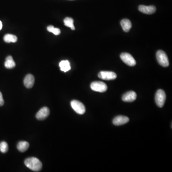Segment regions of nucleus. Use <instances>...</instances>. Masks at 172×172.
Wrapping results in <instances>:
<instances>
[{
	"instance_id": "obj_1",
	"label": "nucleus",
	"mask_w": 172,
	"mask_h": 172,
	"mask_svg": "<svg viewBox=\"0 0 172 172\" xmlns=\"http://www.w3.org/2000/svg\"><path fill=\"white\" fill-rule=\"evenodd\" d=\"M24 164L28 168L35 172H39L42 168V164L38 159L36 157L27 158L24 161Z\"/></svg>"
},
{
	"instance_id": "obj_2",
	"label": "nucleus",
	"mask_w": 172,
	"mask_h": 172,
	"mask_svg": "<svg viewBox=\"0 0 172 172\" xmlns=\"http://www.w3.org/2000/svg\"><path fill=\"white\" fill-rule=\"evenodd\" d=\"M156 58L158 62L163 67L169 66V62L168 57L163 50H159L156 53Z\"/></svg>"
},
{
	"instance_id": "obj_3",
	"label": "nucleus",
	"mask_w": 172,
	"mask_h": 172,
	"mask_svg": "<svg viewBox=\"0 0 172 172\" xmlns=\"http://www.w3.org/2000/svg\"><path fill=\"white\" fill-rule=\"evenodd\" d=\"M166 100V94L163 90H159L157 91L155 96V103L160 108H162L165 104Z\"/></svg>"
},
{
	"instance_id": "obj_4",
	"label": "nucleus",
	"mask_w": 172,
	"mask_h": 172,
	"mask_svg": "<svg viewBox=\"0 0 172 172\" xmlns=\"http://www.w3.org/2000/svg\"><path fill=\"white\" fill-rule=\"evenodd\" d=\"M71 106L72 109L80 115H82L85 113L86 108L84 105L78 100H73L71 102Z\"/></svg>"
},
{
	"instance_id": "obj_5",
	"label": "nucleus",
	"mask_w": 172,
	"mask_h": 172,
	"mask_svg": "<svg viewBox=\"0 0 172 172\" xmlns=\"http://www.w3.org/2000/svg\"><path fill=\"white\" fill-rule=\"evenodd\" d=\"M90 88L96 92H104L107 90V85L102 82H93L91 84Z\"/></svg>"
},
{
	"instance_id": "obj_6",
	"label": "nucleus",
	"mask_w": 172,
	"mask_h": 172,
	"mask_svg": "<svg viewBox=\"0 0 172 172\" xmlns=\"http://www.w3.org/2000/svg\"><path fill=\"white\" fill-rule=\"evenodd\" d=\"M120 57L124 63L130 67H133L136 64V61L133 57L129 53H121L120 55Z\"/></svg>"
},
{
	"instance_id": "obj_7",
	"label": "nucleus",
	"mask_w": 172,
	"mask_h": 172,
	"mask_svg": "<svg viewBox=\"0 0 172 172\" xmlns=\"http://www.w3.org/2000/svg\"><path fill=\"white\" fill-rule=\"evenodd\" d=\"M98 77L101 79L106 80H114L117 78L116 73L112 71H101L98 74Z\"/></svg>"
},
{
	"instance_id": "obj_8",
	"label": "nucleus",
	"mask_w": 172,
	"mask_h": 172,
	"mask_svg": "<svg viewBox=\"0 0 172 172\" xmlns=\"http://www.w3.org/2000/svg\"><path fill=\"white\" fill-rule=\"evenodd\" d=\"M49 114V109L48 107H43L38 111L36 115V118L38 120H44L48 118Z\"/></svg>"
},
{
	"instance_id": "obj_9",
	"label": "nucleus",
	"mask_w": 172,
	"mask_h": 172,
	"mask_svg": "<svg viewBox=\"0 0 172 172\" xmlns=\"http://www.w3.org/2000/svg\"><path fill=\"white\" fill-rule=\"evenodd\" d=\"M139 10L141 13L147 15H152L156 12V9L154 6H145L141 5L139 6Z\"/></svg>"
},
{
	"instance_id": "obj_10",
	"label": "nucleus",
	"mask_w": 172,
	"mask_h": 172,
	"mask_svg": "<svg viewBox=\"0 0 172 172\" xmlns=\"http://www.w3.org/2000/svg\"><path fill=\"white\" fill-rule=\"evenodd\" d=\"M136 98H137L136 93L133 91H130L125 93L123 95L122 99L124 102L131 103L136 100Z\"/></svg>"
},
{
	"instance_id": "obj_11",
	"label": "nucleus",
	"mask_w": 172,
	"mask_h": 172,
	"mask_svg": "<svg viewBox=\"0 0 172 172\" xmlns=\"http://www.w3.org/2000/svg\"><path fill=\"white\" fill-rule=\"evenodd\" d=\"M129 121V118L126 116H117L113 119V124L116 126H120L124 124H127Z\"/></svg>"
},
{
	"instance_id": "obj_12",
	"label": "nucleus",
	"mask_w": 172,
	"mask_h": 172,
	"mask_svg": "<svg viewBox=\"0 0 172 172\" xmlns=\"http://www.w3.org/2000/svg\"><path fill=\"white\" fill-rule=\"evenodd\" d=\"M35 83V78L31 74H28L23 80V84L27 89L32 88Z\"/></svg>"
},
{
	"instance_id": "obj_13",
	"label": "nucleus",
	"mask_w": 172,
	"mask_h": 172,
	"mask_svg": "<svg viewBox=\"0 0 172 172\" xmlns=\"http://www.w3.org/2000/svg\"><path fill=\"white\" fill-rule=\"evenodd\" d=\"M120 25H121L123 30L124 32H128L131 29L132 27V23L129 19H124L121 20L120 22Z\"/></svg>"
},
{
	"instance_id": "obj_14",
	"label": "nucleus",
	"mask_w": 172,
	"mask_h": 172,
	"mask_svg": "<svg viewBox=\"0 0 172 172\" xmlns=\"http://www.w3.org/2000/svg\"><path fill=\"white\" fill-rule=\"evenodd\" d=\"M5 67L8 69H13L15 67V63L14 61L13 57L9 56L6 58V62L4 63Z\"/></svg>"
},
{
	"instance_id": "obj_15",
	"label": "nucleus",
	"mask_w": 172,
	"mask_h": 172,
	"mask_svg": "<svg viewBox=\"0 0 172 172\" xmlns=\"http://www.w3.org/2000/svg\"><path fill=\"white\" fill-rule=\"evenodd\" d=\"M29 147V144L26 141H21L18 143L17 145V149L21 152H26Z\"/></svg>"
},
{
	"instance_id": "obj_16",
	"label": "nucleus",
	"mask_w": 172,
	"mask_h": 172,
	"mask_svg": "<svg viewBox=\"0 0 172 172\" xmlns=\"http://www.w3.org/2000/svg\"><path fill=\"white\" fill-rule=\"evenodd\" d=\"M59 67L61 70L64 72H67L71 69L69 62L68 60H63L59 63Z\"/></svg>"
},
{
	"instance_id": "obj_17",
	"label": "nucleus",
	"mask_w": 172,
	"mask_h": 172,
	"mask_svg": "<svg viewBox=\"0 0 172 172\" xmlns=\"http://www.w3.org/2000/svg\"><path fill=\"white\" fill-rule=\"evenodd\" d=\"M3 40L6 43H15L17 42V37L12 34H6L3 37Z\"/></svg>"
},
{
	"instance_id": "obj_18",
	"label": "nucleus",
	"mask_w": 172,
	"mask_h": 172,
	"mask_svg": "<svg viewBox=\"0 0 172 172\" xmlns=\"http://www.w3.org/2000/svg\"><path fill=\"white\" fill-rule=\"evenodd\" d=\"M65 25L66 27L70 28L71 29L74 30L75 29V27L74 26V20L70 17H66L64 20Z\"/></svg>"
},
{
	"instance_id": "obj_19",
	"label": "nucleus",
	"mask_w": 172,
	"mask_h": 172,
	"mask_svg": "<svg viewBox=\"0 0 172 172\" xmlns=\"http://www.w3.org/2000/svg\"><path fill=\"white\" fill-rule=\"evenodd\" d=\"M8 151V145L6 141L0 143V151L2 153H6Z\"/></svg>"
},
{
	"instance_id": "obj_20",
	"label": "nucleus",
	"mask_w": 172,
	"mask_h": 172,
	"mask_svg": "<svg viewBox=\"0 0 172 172\" xmlns=\"http://www.w3.org/2000/svg\"><path fill=\"white\" fill-rule=\"evenodd\" d=\"M47 30L49 32H51V33H53L54 35H59V34L61 33V31H60V30L59 28H55L53 26H49L47 27Z\"/></svg>"
},
{
	"instance_id": "obj_21",
	"label": "nucleus",
	"mask_w": 172,
	"mask_h": 172,
	"mask_svg": "<svg viewBox=\"0 0 172 172\" xmlns=\"http://www.w3.org/2000/svg\"><path fill=\"white\" fill-rule=\"evenodd\" d=\"M4 103V99H3V96L2 93L0 92V106H2Z\"/></svg>"
},
{
	"instance_id": "obj_22",
	"label": "nucleus",
	"mask_w": 172,
	"mask_h": 172,
	"mask_svg": "<svg viewBox=\"0 0 172 172\" xmlns=\"http://www.w3.org/2000/svg\"><path fill=\"white\" fill-rule=\"evenodd\" d=\"M2 22L1 21H0V30H1L2 29Z\"/></svg>"
}]
</instances>
